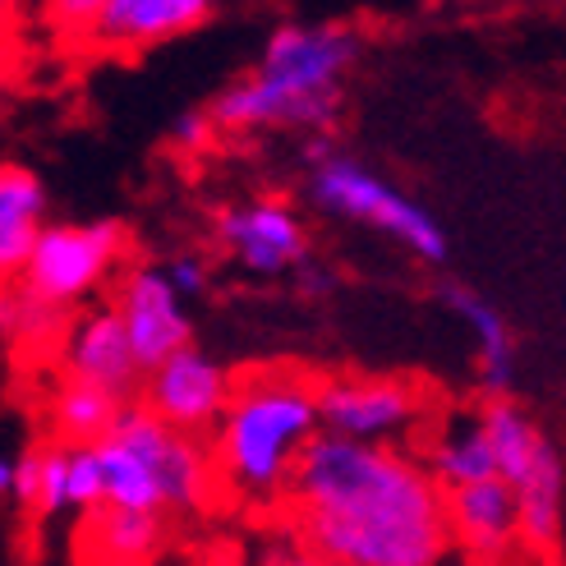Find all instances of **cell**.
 Wrapping results in <instances>:
<instances>
[{"label":"cell","mask_w":566,"mask_h":566,"mask_svg":"<svg viewBox=\"0 0 566 566\" xmlns=\"http://www.w3.org/2000/svg\"><path fill=\"white\" fill-rule=\"evenodd\" d=\"M438 295L474 336V374H479L484 396L489 401H506L512 387H516L521 350H516L512 327H506V318H502V308L489 295H479L474 286H465V281H447Z\"/></svg>","instance_id":"14"},{"label":"cell","mask_w":566,"mask_h":566,"mask_svg":"<svg viewBox=\"0 0 566 566\" xmlns=\"http://www.w3.org/2000/svg\"><path fill=\"white\" fill-rule=\"evenodd\" d=\"M161 272H166V281H171V291L180 300H198V295H208V286H212V272H208V263L198 259V253H176Z\"/></svg>","instance_id":"25"},{"label":"cell","mask_w":566,"mask_h":566,"mask_svg":"<svg viewBox=\"0 0 566 566\" xmlns=\"http://www.w3.org/2000/svg\"><path fill=\"white\" fill-rule=\"evenodd\" d=\"M55 346H61V374L65 378L93 382L111 396H120V401H134L138 396L144 374H138L129 342H125V327H120L111 304H83L74 318H65Z\"/></svg>","instance_id":"12"},{"label":"cell","mask_w":566,"mask_h":566,"mask_svg":"<svg viewBox=\"0 0 566 566\" xmlns=\"http://www.w3.org/2000/svg\"><path fill=\"white\" fill-rule=\"evenodd\" d=\"M332 153H336L332 134H308V138H304V161H308V166H323Z\"/></svg>","instance_id":"28"},{"label":"cell","mask_w":566,"mask_h":566,"mask_svg":"<svg viewBox=\"0 0 566 566\" xmlns=\"http://www.w3.org/2000/svg\"><path fill=\"white\" fill-rule=\"evenodd\" d=\"M65 516V447L42 442V521Z\"/></svg>","instance_id":"24"},{"label":"cell","mask_w":566,"mask_h":566,"mask_svg":"<svg viewBox=\"0 0 566 566\" xmlns=\"http://www.w3.org/2000/svg\"><path fill=\"white\" fill-rule=\"evenodd\" d=\"M217 240L253 276H276L308 263V231L281 198H249L217 212Z\"/></svg>","instance_id":"11"},{"label":"cell","mask_w":566,"mask_h":566,"mask_svg":"<svg viewBox=\"0 0 566 566\" xmlns=\"http://www.w3.org/2000/svg\"><path fill=\"white\" fill-rule=\"evenodd\" d=\"M336 291V272L323 263H300V295L308 300H327Z\"/></svg>","instance_id":"27"},{"label":"cell","mask_w":566,"mask_h":566,"mask_svg":"<svg viewBox=\"0 0 566 566\" xmlns=\"http://www.w3.org/2000/svg\"><path fill=\"white\" fill-rule=\"evenodd\" d=\"M423 470L433 474V484L442 493L451 489H470L493 479V451L489 438L479 429V415H451L429 442V461Z\"/></svg>","instance_id":"19"},{"label":"cell","mask_w":566,"mask_h":566,"mask_svg":"<svg viewBox=\"0 0 566 566\" xmlns=\"http://www.w3.org/2000/svg\"><path fill=\"white\" fill-rule=\"evenodd\" d=\"M10 502L28 521H42V447H28L10 461Z\"/></svg>","instance_id":"23"},{"label":"cell","mask_w":566,"mask_h":566,"mask_svg":"<svg viewBox=\"0 0 566 566\" xmlns=\"http://www.w3.org/2000/svg\"><path fill=\"white\" fill-rule=\"evenodd\" d=\"M300 548L323 566H447L442 489L406 447H364L314 433L286 479Z\"/></svg>","instance_id":"1"},{"label":"cell","mask_w":566,"mask_h":566,"mask_svg":"<svg viewBox=\"0 0 566 566\" xmlns=\"http://www.w3.org/2000/svg\"><path fill=\"white\" fill-rule=\"evenodd\" d=\"M318 433V382L300 369H253L235 378L217 429L208 433V457L217 489L244 502H276Z\"/></svg>","instance_id":"3"},{"label":"cell","mask_w":566,"mask_h":566,"mask_svg":"<svg viewBox=\"0 0 566 566\" xmlns=\"http://www.w3.org/2000/svg\"><path fill=\"white\" fill-rule=\"evenodd\" d=\"M308 203L327 217H346L359 226H378L387 240L410 249L419 263H447L451 240L433 221V212H423L406 189H396L387 176H378L374 166H364L359 157L332 153L323 166H308Z\"/></svg>","instance_id":"5"},{"label":"cell","mask_w":566,"mask_h":566,"mask_svg":"<svg viewBox=\"0 0 566 566\" xmlns=\"http://www.w3.org/2000/svg\"><path fill=\"white\" fill-rule=\"evenodd\" d=\"M442 506H447L451 548H461L470 557H497L516 544V497L502 479L451 489L442 493Z\"/></svg>","instance_id":"15"},{"label":"cell","mask_w":566,"mask_h":566,"mask_svg":"<svg viewBox=\"0 0 566 566\" xmlns=\"http://www.w3.org/2000/svg\"><path fill=\"white\" fill-rule=\"evenodd\" d=\"M106 438L134 451V457L153 470L157 493H161V512H203L221 493L217 474H212V457H208V438H189V433L166 429V423L153 419L138 401H129L120 410L116 429Z\"/></svg>","instance_id":"8"},{"label":"cell","mask_w":566,"mask_h":566,"mask_svg":"<svg viewBox=\"0 0 566 566\" xmlns=\"http://www.w3.org/2000/svg\"><path fill=\"white\" fill-rule=\"evenodd\" d=\"M272 566H323L314 553H304V548H291V553H281Z\"/></svg>","instance_id":"29"},{"label":"cell","mask_w":566,"mask_h":566,"mask_svg":"<svg viewBox=\"0 0 566 566\" xmlns=\"http://www.w3.org/2000/svg\"><path fill=\"white\" fill-rule=\"evenodd\" d=\"M102 506V465L97 447H65V512L93 516Z\"/></svg>","instance_id":"22"},{"label":"cell","mask_w":566,"mask_h":566,"mask_svg":"<svg viewBox=\"0 0 566 566\" xmlns=\"http://www.w3.org/2000/svg\"><path fill=\"white\" fill-rule=\"evenodd\" d=\"M359 61V33L350 23H276L263 55L244 78L212 97L208 120L217 134L249 129H308L327 134L342 116V83Z\"/></svg>","instance_id":"2"},{"label":"cell","mask_w":566,"mask_h":566,"mask_svg":"<svg viewBox=\"0 0 566 566\" xmlns=\"http://www.w3.org/2000/svg\"><path fill=\"white\" fill-rule=\"evenodd\" d=\"M78 14H88L83 28L102 46H157L203 28L217 6L212 0H102V6H83Z\"/></svg>","instance_id":"13"},{"label":"cell","mask_w":566,"mask_h":566,"mask_svg":"<svg viewBox=\"0 0 566 566\" xmlns=\"http://www.w3.org/2000/svg\"><path fill=\"white\" fill-rule=\"evenodd\" d=\"M423 419H429V391L410 378L342 374L318 382V433L364 447H396Z\"/></svg>","instance_id":"7"},{"label":"cell","mask_w":566,"mask_h":566,"mask_svg":"<svg viewBox=\"0 0 566 566\" xmlns=\"http://www.w3.org/2000/svg\"><path fill=\"white\" fill-rule=\"evenodd\" d=\"M61 327L65 318L51 314L46 304L23 295L19 286H0V336L6 342H51V336H61Z\"/></svg>","instance_id":"21"},{"label":"cell","mask_w":566,"mask_h":566,"mask_svg":"<svg viewBox=\"0 0 566 566\" xmlns=\"http://www.w3.org/2000/svg\"><path fill=\"white\" fill-rule=\"evenodd\" d=\"M125 259L120 221H46L14 286L46 304L51 314L83 308Z\"/></svg>","instance_id":"6"},{"label":"cell","mask_w":566,"mask_h":566,"mask_svg":"<svg viewBox=\"0 0 566 566\" xmlns=\"http://www.w3.org/2000/svg\"><path fill=\"white\" fill-rule=\"evenodd\" d=\"M171 138L185 153H208L217 144V125L208 120V111H185V116H176V125H171Z\"/></svg>","instance_id":"26"},{"label":"cell","mask_w":566,"mask_h":566,"mask_svg":"<svg viewBox=\"0 0 566 566\" xmlns=\"http://www.w3.org/2000/svg\"><path fill=\"white\" fill-rule=\"evenodd\" d=\"M111 308H116V318L125 327V342H129V355L138 364V374H148V369H157L161 359H171L176 350L193 346L189 304L171 291L166 272L153 268V263L125 268Z\"/></svg>","instance_id":"10"},{"label":"cell","mask_w":566,"mask_h":566,"mask_svg":"<svg viewBox=\"0 0 566 566\" xmlns=\"http://www.w3.org/2000/svg\"><path fill=\"white\" fill-rule=\"evenodd\" d=\"M479 429L493 451V479H502L516 497V539L530 548H557L562 544V451L557 442L530 419L521 401H484L479 410Z\"/></svg>","instance_id":"4"},{"label":"cell","mask_w":566,"mask_h":566,"mask_svg":"<svg viewBox=\"0 0 566 566\" xmlns=\"http://www.w3.org/2000/svg\"><path fill=\"white\" fill-rule=\"evenodd\" d=\"M129 401L120 396H111L93 382H78V378H61L51 391V442L61 447H97L111 429H116V419Z\"/></svg>","instance_id":"18"},{"label":"cell","mask_w":566,"mask_h":566,"mask_svg":"<svg viewBox=\"0 0 566 566\" xmlns=\"http://www.w3.org/2000/svg\"><path fill=\"white\" fill-rule=\"evenodd\" d=\"M97 465H102V506H116V512H144V516H166L161 512V493L153 470L125 451L120 442L102 438L97 442Z\"/></svg>","instance_id":"20"},{"label":"cell","mask_w":566,"mask_h":566,"mask_svg":"<svg viewBox=\"0 0 566 566\" xmlns=\"http://www.w3.org/2000/svg\"><path fill=\"white\" fill-rule=\"evenodd\" d=\"M235 374L208 350L185 346L171 359H161L157 369L144 374L138 382V406L153 419H161L166 429L189 433V438H208L217 429V419L231 401Z\"/></svg>","instance_id":"9"},{"label":"cell","mask_w":566,"mask_h":566,"mask_svg":"<svg viewBox=\"0 0 566 566\" xmlns=\"http://www.w3.org/2000/svg\"><path fill=\"white\" fill-rule=\"evenodd\" d=\"M46 226V185L33 166L0 161V286H14Z\"/></svg>","instance_id":"16"},{"label":"cell","mask_w":566,"mask_h":566,"mask_svg":"<svg viewBox=\"0 0 566 566\" xmlns=\"http://www.w3.org/2000/svg\"><path fill=\"white\" fill-rule=\"evenodd\" d=\"M74 548L83 566H153L166 548V516L97 506L93 516H83Z\"/></svg>","instance_id":"17"},{"label":"cell","mask_w":566,"mask_h":566,"mask_svg":"<svg viewBox=\"0 0 566 566\" xmlns=\"http://www.w3.org/2000/svg\"><path fill=\"white\" fill-rule=\"evenodd\" d=\"M0 502H10V461L0 457Z\"/></svg>","instance_id":"30"}]
</instances>
